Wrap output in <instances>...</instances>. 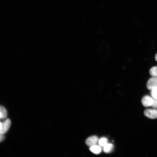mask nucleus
<instances>
[{"label":"nucleus","mask_w":157,"mask_h":157,"mask_svg":"<svg viewBox=\"0 0 157 157\" xmlns=\"http://www.w3.org/2000/svg\"><path fill=\"white\" fill-rule=\"evenodd\" d=\"M154 100L149 96L146 95L142 99V103L144 106L148 107L152 106L154 102Z\"/></svg>","instance_id":"nucleus-5"},{"label":"nucleus","mask_w":157,"mask_h":157,"mask_svg":"<svg viewBox=\"0 0 157 157\" xmlns=\"http://www.w3.org/2000/svg\"><path fill=\"white\" fill-rule=\"evenodd\" d=\"M147 88L151 90L157 87V77H153L150 78L147 84Z\"/></svg>","instance_id":"nucleus-2"},{"label":"nucleus","mask_w":157,"mask_h":157,"mask_svg":"<svg viewBox=\"0 0 157 157\" xmlns=\"http://www.w3.org/2000/svg\"><path fill=\"white\" fill-rule=\"evenodd\" d=\"M7 116L6 109L3 106H0V119H4Z\"/></svg>","instance_id":"nucleus-8"},{"label":"nucleus","mask_w":157,"mask_h":157,"mask_svg":"<svg viewBox=\"0 0 157 157\" xmlns=\"http://www.w3.org/2000/svg\"><path fill=\"white\" fill-rule=\"evenodd\" d=\"M150 74L153 77H157V67H154L150 70Z\"/></svg>","instance_id":"nucleus-10"},{"label":"nucleus","mask_w":157,"mask_h":157,"mask_svg":"<svg viewBox=\"0 0 157 157\" xmlns=\"http://www.w3.org/2000/svg\"><path fill=\"white\" fill-rule=\"evenodd\" d=\"M2 126V123L0 122V131H1Z\"/></svg>","instance_id":"nucleus-14"},{"label":"nucleus","mask_w":157,"mask_h":157,"mask_svg":"<svg viewBox=\"0 0 157 157\" xmlns=\"http://www.w3.org/2000/svg\"><path fill=\"white\" fill-rule=\"evenodd\" d=\"M11 122L10 120L7 119L2 123V126L0 132L3 134L6 133L10 126Z\"/></svg>","instance_id":"nucleus-1"},{"label":"nucleus","mask_w":157,"mask_h":157,"mask_svg":"<svg viewBox=\"0 0 157 157\" xmlns=\"http://www.w3.org/2000/svg\"><path fill=\"white\" fill-rule=\"evenodd\" d=\"M155 58L156 61H157V53L156 54L155 56Z\"/></svg>","instance_id":"nucleus-15"},{"label":"nucleus","mask_w":157,"mask_h":157,"mask_svg":"<svg viewBox=\"0 0 157 157\" xmlns=\"http://www.w3.org/2000/svg\"><path fill=\"white\" fill-rule=\"evenodd\" d=\"M144 114L147 117L152 119L157 118V110L147 109L144 112Z\"/></svg>","instance_id":"nucleus-3"},{"label":"nucleus","mask_w":157,"mask_h":157,"mask_svg":"<svg viewBox=\"0 0 157 157\" xmlns=\"http://www.w3.org/2000/svg\"><path fill=\"white\" fill-rule=\"evenodd\" d=\"M151 94L154 99H157V87L151 90Z\"/></svg>","instance_id":"nucleus-11"},{"label":"nucleus","mask_w":157,"mask_h":157,"mask_svg":"<svg viewBox=\"0 0 157 157\" xmlns=\"http://www.w3.org/2000/svg\"><path fill=\"white\" fill-rule=\"evenodd\" d=\"M90 150L93 153L95 154H99L101 151V147L99 145H95L90 147Z\"/></svg>","instance_id":"nucleus-6"},{"label":"nucleus","mask_w":157,"mask_h":157,"mask_svg":"<svg viewBox=\"0 0 157 157\" xmlns=\"http://www.w3.org/2000/svg\"><path fill=\"white\" fill-rule=\"evenodd\" d=\"M98 140L99 139L97 136H92L87 138L86 141V143L87 145L90 147L96 145Z\"/></svg>","instance_id":"nucleus-4"},{"label":"nucleus","mask_w":157,"mask_h":157,"mask_svg":"<svg viewBox=\"0 0 157 157\" xmlns=\"http://www.w3.org/2000/svg\"><path fill=\"white\" fill-rule=\"evenodd\" d=\"M114 146L111 143H107L105 145L103 148L104 151L106 153H109L111 152L113 150Z\"/></svg>","instance_id":"nucleus-7"},{"label":"nucleus","mask_w":157,"mask_h":157,"mask_svg":"<svg viewBox=\"0 0 157 157\" xmlns=\"http://www.w3.org/2000/svg\"><path fill=\"white\" fill-rule=\"evenodd\" d=\"M152 106L155 108H157V99H155L154 100V102L152 105Z\"/></svg>","instance_id":"nucleus-12"},{"label":"nucleus","mask_w":157,"mask_h":157,"mask_svg":"<svg viewBox=\"0 0 157 157\" xmlns=\"http://www.w3.org/2000/svg\"><path fill=\"white\" fill-rule=\"evenodd\" d=\"M5 139V136L4 134L1 133L0 132V142L2 141Z\"/></svg>","instance_id":"nucleus-13"},{"label":"nucleus","mask_w":157,"mask_h":157,"mask_svg":"<svg viewBox=\"0 0 157 157\" xmlns=\"http://www.w3.org/2000/svg\"><path fill=\"white\" fill-rule=\"evenodd\" d=\"M108 139L106 137H102L99 140L98 143L99 145L101 147H103L107 143Z\"/></svg>","instance_id":"nucleus-9"}]
</instances>
